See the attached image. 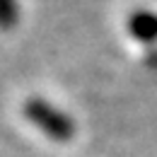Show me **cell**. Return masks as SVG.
Masks as SVG:
<instances>
[{
  "mask_svg": "<svg viewBox=\"0 0 157 157\" xmlns=\"http://www.w3.org/2000/svg\"><path fill=\"white\" fill-rule=\"evenodd\" d=\"M24 116L29 118L36 128H41L46 136H51L58 143H65V140H70L75 136L73 121L63 111H58L56 106H51L48 101H44L39 97H32L24 101Z\"/></svg>",
  "mask_w": 157,
  "mask_h": 157,
  "instance_id": "6da1fadb",
  "label": "cell"
},
{
  "mask_svg": "<svg viewBox=\"0 0 157 157\" xmlns=\"http://www.w3.org/2000/svg\"><path fill=\"white\" fill-rule=\"evenodd\" d=\"M128 27H131V34L140 41H150L157 36V17L150 12H136L128 22Z\"/></svg>",
  "mask_w": 157,
  "mask_h": 157,
  "instance_id": "7a4b0ae2",
  "label": "cell"
},
{
  "mask_svg": "<svg viewBox=\"0 0 157 157\" xmlns=\"http://www.w3.org/2000/svg\"><path fill=\"white\" fill-rule=\"evenodd\" d=\"M17 24V0H0V29L10 32Z\"/></svg>",
  "mask_w": 157,
  "mask_h": 157,
  "instance_id": "3957f363",
  "label": "cell"
}]
</instances>
